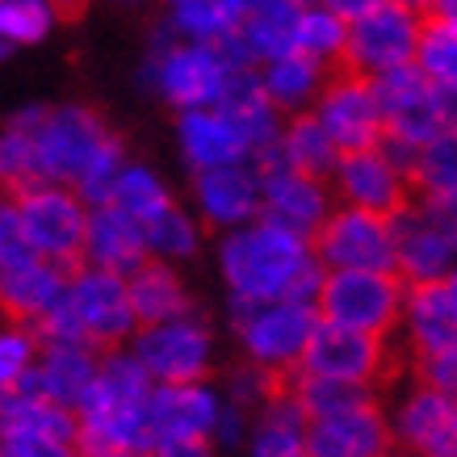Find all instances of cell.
<instances>
[{
    "mask_svg": "<svg viewBox=\"0 0 457 457\" xmlns=\"http://www.w3.org/2000/svg\"><path fill=\"white\" fill-rule=\"evenodd\" d=\"M152 457H214L210 436H160L152 441Z\"/></svg>",
    "mask_w": 457,
    "mask_h": 457,
    "instance_id": "b9f144b4",
    "label": "cell"
},
{
    "mask_svg": "<svg viewBox=\"0 0 457 457\" xmlns=\"http://www.w3.org/2000/svg\"><path fill=\"white\" fill-rule=\"evenodd\" d=\"M122 164H126L122 143L110 135V139L93 152V160L84 164V172L76 177V185H71V189H76V197H80L84 206H101V202L110 197V185H113V177H118V168H122Z\"/></svg>",
    "mask_w": 457,
    "mask_h": 457,
    "instance_id": "74e56055",
    "label": "cell"
},
{
    "mask_svg": "<svg viewBox=\"0 0 457 457\" xmlns=\"http://www.w3.org/2000/svg\"><path fill=\"white\" fill-rule=\"evenodd\" d=\"M152 252H147V239H143V227L130 214L113 206H93L88 219H84V252L80 264H93V269H110V273H130L139 269Z\"/></svg>",
    "mask_w": 457,
    "mask_h": 457,
    "instance_id": "603a6c76",
    "label": "cell"
},
{
    "mask_svg": "<svg viewBox=\"0 0 457 457\" xmlns=\"http://www.w3.org/2000/svg\"><path fill=\"white\" fill-rule=\"evenodd\" d=\"M63 298H68L71 315L80 319L84 340L93 348H118L139 328V319L130 311V294H126L122 273L80 264V269H71Z\"/></svg>",
    "mask_w": 457,
    "mask_h": 457,
    "instance_id": "4fadbf2b",
    "label": "cell"
},
{
    "mask_svg": "<svg viewBox=\"0 0 457 457\" xmlns=\"http://www.w3.org/2000/svg\"><path fill=\"white\" fill-rule=\"evenodd\" d=\"M180 135V152L189 160V168H219V164H236L248 160V143L236 130V122L222 110L206 105V110H180L177 122Z\"/></svg>",
    "mask_w": 457,
    "mask_h": 457,
    "instance_id": "d4e9b609",
    "label": "cell"
},
{
    "mask_svg": "<svg viewBox=\"0 0 457 457\" xmlns=\"http://www.w3.org/2000/svg\"><path fill=\"white\" fill-rule=\"evenodd\" d=\"M278 152H281V160H286L294 172L315 177V180H328V177H332L336 160H340V147H336L332 135L319 126V118L311 110H298L290 122L281 126Z\"/></svg>",
    "mask_w": 457,
    "mask_h": 457,
    "instance_id": "f1b7e54d",
    "label": "cell"
},
{
    "mask_svg": "<svg viewBox=\"0 0 457 457\" xmlns=\"http://www.w3.org/2000/svg\"><path fill=\"white\" fill-rule=\"evenodd\" d=\"M303 428H306L303 411L286 395V382H281L278 395L264 403V420L256 428V436H252V457H306Z\"/></svg>",
    "mask_w": 457,
    "mask_h": 457,
    "instance_id": "4dcf8cb0",
    "label": "cell"
},
{
    "mask_svg": "<svg viewBox=\"0 0 457 457\" xmlns=\"http://www.w3.org/2000/svg\"><path fill=\"white\" fill-rule=\"evenodd\" d=\"M303 449L306 457H390L395 436H390L386 411L378 407V399H370L332 416L306 420Z\"/></svg>",
    "mask_w": 457,
    "mask_h": 457,
    "instance_id": "e0dca14e",
    "label": "cell"
},
{
    "mask_svg": "<svg viewBox=\"0 0 457 457\" xmlns=\"http://www.w3.org/2000/svg\"><path fill=\"white\" fill-rule=\"evenodd\" d=\"M194 197L202 219L214 227H244L261 214V177L252 160H236V164L219 168H197L194 172Z\"/></svg>",
    "mask_w": 457,
    "mask_h": 457,
    "instance_id": "44dd1931",
    "label": "cell"
},
{
    "mask_svg": "<svg viewBox=\"0 0 457 457\" xmlns=\"http://www.w3.org/2000/svg\"><path fill=\"white\" fill-rule=\"evenodd\" d=\"M55 26V4L51 0H0V42L29 46L42 42Z\"/></svg>",
    "mask_w": 457,
    "mask_h": 457,
    "instance_id": "8d00e7d4",
    "label": "cell"
},
{
    "mask_svg": "<svg viewBox=\"0 0 457 457\" xmlns=\"http://www.w3.org/2000/svg\"><path fill=\"white\" fill-rule=\"evenodd\" d=\"M55 4V17H76L88 9V0H51Z\"/></svg>",
    "mask_w": 457,
    "mask_h": 457,
    "instance_id": "f6af8a7d",
    "label": "cell"
},
{
    "mask_svg": "<svg viewBox=\"0 0 457 457\" xmlns=\"http://www.w3.org/2000/svg\"><path fill=\"white\" fill-rule=\"evenodd\" d=\"M311 252L323 269H378L395 273V236L386 214H370L357 206L328 210L311 236Z\"/></svg>",
    "mask_w": 457,
    "mask_h": 457,
    "instance_id": "30bf717a",
    "label": "cell"
},
{
    "mask_svg": "<svg viewBox=\"0 0 457 457\" xmlns=\"http://www.w3.org/2000/svg\"><path fill=\"white\" fill-rule=\"evenodd\" d=\"M395 449L416 457H453L457 449V411L453 395L432 386H416L403 399L399 416L390 424Z\"/></svg>",
    "mask_w": 457,
    "mask_h": 457,
    "instance_id": "ffe728a7",
    "label": "cell"
},
{
    "mask_svg": "<svg viewBox=\"0 0 457 457\" xmlns=\"http://www.w3.org/2000/svg\"><path fill=\"white\" fill-rule=\"evenodd\" d=\"M46 105H26L17 110L4 130H0V194L17 197L34 189V185H51L38 172V155H34V126H38Z\"/></svg>",
    "mask_w": 457,
    "mask_h": 457,
    "instance_id": "83f0119b",
    "label": "cell"
},
{
    "mask_svg": "<svg viewBox=\"0 0 457 457\" xmlns=\"http://www.w3.org/2000/svg\"><path fill=\"white\" fill-rule=\"evenodd\" d=\"M416 34H420V13L395 0H382L370 13H361L348 21L345 38V59L340 68H353L361 76H378L399 63H411L416 55Z\"/></svg>",
    "mask_w": 457,
    "mask_h": 457,
    "instance_id": "7c38bea8",
    "label": "cell"
},
{
    "mask_svg": "<svg viewBox=\"0 0 457 457\" xmlns=\"http://www.w3.org/2000/svg\"><path fill=\"white\" fill-rule=\"evenodd\" d=\"M248 160L256 168V177H261V214L256 219L273 222V227H286V231H294V236H303L311 244L319 222L328 219V210H332V185L294 172L281 160L278 143L248 155Z\"/></svg>",
    "mask_w": 457,
    "mask_h": 457,
    "instance_id": "9c48e42d",
    "label": "cell"
},
{
    "mask_svg": "<svg viewBox=\"0 0 457 457\" xmlns=\"http://www.w3.org/2000/svg\"><path fill=\"white\" fill-rule=\"evenodd\" d=\"M336 194L345 197V206L370 210V214H395V210L407 206L411 197V185L399 168L390 164L378 147H357V152H340L332 177H328Z\"/></svg>",
    "mask_w": 457,
    "mask_h": 457,
    "instance_id": "ac0fdd59",
    "label": "cell"
},
{
    "mask_svg": "<svg viewBox=\"0 0 457 457\" xmlns=\"http://www.w3.org/2000/svg\"><path fill=\"white\" fill-rule=\"evenodd\" d=\"M345 38H348V21L336 17L323 0H303V13H298V29H294V51L340 68L345 59Z\"/></svg>",
    "mask_w": 457,
    "mask_h": 457,
    "instance_id": "1f68e13d",
    "label": "cell"
},
{
    "mask_svg": "<svg viewBox=\"0 0 457 457\" xmlns=\"http://www.w3.org/2000/svg\"><path fill=\"white\" fill-rule=\"evenodd\" d=\"M231 68H239V63H231L214 42L177 38L172 26L164 21L155 29L152 55L143 63V84L160 93L172 110H206L222 97V84H227Z\"/></svg>",
    "mask_w": 457,
    "mask_h": 457,
    "instance_id": "7a4b0ae2",
    "label": "cell"
},
{
    "mask_svg": "<svg viewBox=\"0 0 457 457\" xmlns=\"http://www.w3.org/2000/svg\"><path fill=\"white\" fill-rule=\"evenodd\" d=\"M403 278L378 269H323L315 311L323 323L370 336H395L403 328Z\"/></svg>",
    "mask_w": 457,
    "mask_h": 457,
    "instance_id": "3957f363",
    "label": "cell"
},
{
    "mask_svg": "<svg viewBox=\"0 0 457 457\" xmlns=\"http://www.w3.org/2000/svg\"><path fill=\"white\" fill-rule=\"evenodd\" d=\"M101 457H152V449H113V453H101Z\"/></svg>",
    "mask_w": 457,
    "mask_h": 457,
    "instance_id": "bcb514c9",
    "label": "cell"
},
{
    "mask_svg": "<svg viewBox=\"0 0 457 457\" xmlns=\"http://www.w3.org/2000/svg\"><path fill=\"white\" fill-rule=\"evenodd\" d=\"M298 13H303V0H256L236 29L239 51L252 63H264V59H278L286 51H294Z\"/></svg>",
    "mask_w": 457,
    "mask_h": 457,
    "instance_id": "4316f807",
    "label": "cell"
},
{
    "mask_svg": "<svg viewBox=\"0 0 457 457\" xmlns=\"http://www.w3.org/2000/svg\"><path fill=\"white\" fill-rule=\"evenodd\" d=\"M122 4H139V0H122Z\"/></svg>",
    "mask_w": 457,
    "mask_h": 457,
    "instance_id": "c3c4849f",
    "label": "cell"
},
{
    "mask_svg": "<svg viewBox=\"0 0 457 457\" xmlns=\"http://www.w3.org/2000/svg\"><path fill=\"white\" fill-rule=\"evenodd\" d=\"M71 457H84V453H71Z\"/></svg>",
    "mask_w": 457,
    "mask_h": 457,
    "instance_id": "681fc988",
    "label": "cell"
},
{
    "mask_svg": "<svg viewBox=\"0 0 457 457\" xmlns=\"http://www.w3.org/2000/svg\"><path fill=\"white\" fill-rule=\"evenodd\" d=\"M139 227H143V239H147V252L164 256V261H185V256H194L197 244H202L197 222L180 206H172V202H168L164 210H155L152 219H143Z\"/></svg>",
    "mask_w": 457,
    "mask_h": 457,
    "instance_id": "d590c367",
    "label": "cell"
},
{
    "mask_svg": "<svg viewBox=\"0 0 457 457\" xmlns=\"http://www.w3.org/2000/svg\"><path fill=\"white\" fill-rule=\"evenodd\" d=\"M9 239H17V222H13V197H4V194H0V248H4Z\"/></svg>",
    "mask_w": 457,
    "mask_h": 457,
    "instance_id": "ee69618b",
    "label": "cell"
},
{
    "mask_svg": "<svg viewBox=\"0 0 457 457\" xmlns=\"http://www.w3.org/2000/svg\"><path fill=\"white\" fill-rule=\"evenodd\" d=\"M453 189H457V139L453 130H445L436 139L420 143L416 168H411V194L449 197L453 202Z\"/></svg>",
    "mask_w": 457,
    "mask_h": 457,
    "instance_id": "e575fe53",
    "label": "cell"
},
{
    "mask_svg": "<svg viewBox=\"0 0 457 457\" xmlns=\"http://www.w3.org/2000/svg\"><path fill=\"white\" fill-rule=\"evenodd\" d=\"M395 4H407V9H416V13L424 9V0H395Z\"/></svg>",
    "mask_w": 457,
    "mask_h": 457,
    "instance_id": "7dc6e473",
    "label": "cell"
},
{
    "mask_svg": "<svg viewBox=\"0 0 457 457\" xmlns=\"http://www.w3.org/2000/svg\"><path fill=\"white\" fill-rule=\"evenodd\" d=\"M168 202H172V197H168L164 180L155 177L152 168L122 164L110 185V197H105L101 206H113V210H122V214H130L135 222H143V219H152L155 210H164Z\"/></svg>",
    "mask_w": 457,
    "mask_h": 457,
    "instance_id": "d6a6232c",
    "label": "cell"
},
{
    "mask_svg": "<svg viewBox=\"0 0 457 457\" xmlns=\"http://www.w3.org/2000/svg\"><path fill=\"white\" fill-rule=\"evenodd\" d=\"M378 110H382V130L407 143H428L445 130H453V88L432 84L416 63H399L390 71L370 76Z\"/></svg>",
    "mask_w": 457,
    "mask_h": 457,
    "instance_id": "277c9868",
    "label": "cell"
},
{
    "mask_svg": "<svg viewBox=\"0 0 457 457\" xmlns=\"http://www.w3.org/2000/svg\"><path fill=\"white\" fill-rule=\"evenodd\" d=\"M130 353L152 382H202L210 374V332L197 315L139 323Z\"/></svg>",
    "mask_w": 457,
    "mask_h": 457,
    "instance_id": "5bb4252c",
    "label": "cell"
},
{
    "mask_svg": "<svg viewBox=\"0 0 457 457\" xmlns=\"http://www.w3.org/2000/svg\"><path fill=\"white\" fill-rule=\"evenodd\" d=\"M395 236V273L403 281H428L453 273V202L449 197L411 194L407 206L390 214Z\"/></svg>",
    "mask_w": 457,
    "mask_h": 457,
    "instance_id": "8992f818",
    "label": "cell"
},
{
    "mask_svg": "<svg viewBox=\"0 0 457 457\" xmlns=\"http://www.w3.org/2000/svg\"><path fill=\"white\" fill-rule=\"evenodd\" d=\"M432 84H449L457 88V21H436V17H420L416 34V55H411Z\"/></svg>",
    "mask_w": 457,
    "mask_h": 457,
    "instance_id": "836d02e7",
    "label": "cell"
},
{
    "mask_svg": "<svg viewBox=\"0 0 457 457\" xmlns=\"http://www.w3.org/2000/svg\"><path fill=\"white\" fill-rule=\"evenodd\" d=\"M328 63H319V59L303 55V51H286L278 59H264L256 63V76H261V88L269 105L278 113H298L306 110L311 101L319 97V88L328 80Z\"/></svg>",
    "mask_w": 457,
    "mask_h": 457,
    "instance_id": "484cf974",
    "label": "cell"
},
{
    "mask_svg": "<svg viewBox=\"0 0 457 457\" xmlns=\"http://www.w3.org/2000/svg\"><path fill=\"white\" fill-rule=\"evenodd\" d=\"M244 13L248 0H168V26L189 42H222L239 29Z\"/></svg>",
    "mask_w": 457,
    "mask_h": 457,
    "instance_id": "f546056e",
    "label": "cell"
},
{
    "mask_svg": "<svg viewBox=\"0 0 457 457\" xmlns=\"http://www.w3.org/2000/svg\"><path fill=\"white\" fill-rule=\"evenodd\" d=\"M110 139V126L101 122L97 110L88 105H55L42 110L34 126V155H38V172L51 185H76L84 164L93 160L101 143Z\"/></svg>",
    "mask_w": 457,
    "mask_h": 457,
    "instance_id": "8fae6325",
    "label": "cell"
},
{
    "mask_svg": "<svg viewBox=\"0 0 457 457\" xmlns=\"http://www.w3.org/2000/svg\"><path fill=\"white\" fill-rule=\"evenodd\" d=\"M407 357H416V382L420 386L453 395V386H457V348H445V353H407Z\"/></svg>",
    "mask_w": 457,
    "mask_h": 457,
    "instance_id": "ab89813d",
    "label": "cell"
},
{
    "mask_svg": "<svg viewBox=\"0 0 457 457\" xmlns=\"http://www.w3.org/2000/svg\"><path fill=\"white\" fill-rule=\"evenodd\" d=\"M34 357H38V336H34V328H21V323L0 328V390L13 386L17 374H21Z\"/></svg>",
    "mask_w": 457,
    "mask_h": 457,
    "instance_id": "f35d334b",
    "label": "cell"
},
{
    "mask_svg": "<svg viewBox=\"0 0 457 457\" xmlns=\"http://www.w3.org/2000/svg\"><path fill=\"white\" fill-rule=\"evenodd\" d=\"M328 9H332L336 17H345V21H353V17H361V13H370L374 4H382V0H323Z\"/></svg>",
    "mask_w": 457,
    "mask_h": 457,
    "instance_id": "7bdbcfd3",
    "label": "cell"
},
{
    "mask_svg": "<svg viewBox=\"0 0 457 457\" xmlns=\"http://www.w3.org/2000/svg\"><path fill=\"white\" fill-rule=\"evenodd\" d=\"M126 294H130V311L139 323H164V319H180V315H197L194 294L180 281V273L160 256L147 261L139 269L126 273Z\"/></svg>",
    "mask_w": 457,
    "mask_h": 457,
    "instance_id": "cb8c5ba5",
    "label": "cell"
},
{
    "mask_svg": "<svg viewBox=\"0 0 457 457\" xmlns=\"http://www.w3.org/2000/svg\"><path fill=\"white\" fill-rule=\"evenodd\" d=\"M311 105H315L311 113L332 135V143L340 152L374 147L382 139V110H378L374 84H370V76H361V71L332 68Z\"/></svg>",
    "mask_w": 457,
    "mask_h": 457,
    "instance_id": "9a60e30c",
    "label": "cell"
},
{
    "mask_svg": "<svg viewBox=\"0 0 457 457\" xmlns=\"http://www.w3.org/2000/svg\"><path fill=\"white\" fill-rule=\"evenodd\" d=\"M219 395L202 382H160L147 390L152 441L160 436H210L219 420Z\"/></svg>",
    "mask_w": 457,
    "mask_h": 457,
    "instance_id": "7402d4cb",
    "label": "cell"
},
{
    "mask_svg": "<svg viewBox=\"0 0 457 457\" xmlns=\"http://www.w3.org/2000/svg\"><path fill=\"white\" fill-rule=\"evenodd\" d=\"M403 328L407 353L457 348V281L453 273L428 281H403Z\"/></svg>",
    "mask_w": 457,
    "mask_h": 457,
    "instance_id": "d6986e66",
    "label": "cell"
},
{
    "mask_svg": "<svg viewBox=\"0 0 457 457\" xmlns=\"http://www.w3.org/2000/svg\"><path fill=\"white\" fill-rule=\"evenodd\" d=\"M84 219H88V206L68 185H34L13 197V222L21 244L68 269H80Z\"/></svg>",
    "mask_w": 457,
    "mask_h": 457,
    "instance_id": "52a82bcc",
    "label": "cell"
},
{
    "mask_svg": "<svg viewBox=\"0 0 457 457\" xmlns=\"http://www.w3.org/2000/svg\"><path fill=\"white\" fill-rule=\"evenodd\" d=\"M71 269L38 256L34 248L21 244V236L9 239L0 248V315L9 323L34 328L38 315L68 290Z\"/></svg>",
    "mask_w": 457,
    "mask_h": 457,
    "instance_id": "2e32d148",
    "label": "cell"
},
{
    "mask_svg": "<svg viewBox=\"0 0 457 457\" xmlns=\"http://www.w3.org/2000/svg\"><path fill=\"white\" fill-rule=\"evenodd\" d=\"M231 323L252 361L269 370H294L315 332L319 311L315 303H294V298H273V303L231 298Z\"/></svg>",
    "mask_w": 457,
    "mask_h": 457,
    "instance_id": "ba28073f",
    "label": "cell"
},
{
    "mask_svg": "<svg viewBox=\"0 0 457 457\" xmlns=\"http://www.w3.org/2000/svg\"><path fill=\"white\" fill-rule=\"evenodd\" d=\"M76 449L55 436H38V432H9L0 436V457H71Z\"/></svg>",
    "mask_w": 457,
    "mask_h": 457,
    "instance_id": "60d3db41",
    "label": "cell"
},
{
    "mask_svg": "<svg viewBox=\"0 0 457 457\" xmlns=\"http://www.w3.org/2000/svg\"><path fill=\"white\" fill-rule=\"evenodd\" d=\"M219 264L231 298L248 303H273V298L315 303L323 278V264L315 261L311 244L264 219L231 227V236L219 244Z\"/></svg>",
    "mask_w": 457,
    "mask_h": 457,
    "instance_id": "6da1fadb",
    "label": "cell"
},
{
    "mask_svg": "<svg viewBox=\"0 0 457 457\" xmlns=\"http://www.w3.org/2000/svg\"><path fill=\"white\" fill-rule=\"evenodd\" d=\"M294 370L382 390L390 378L403 370V353L390 345V336L353 332V328H336V323H323V319H319Z\"/></svg>",
    "mask_w": 457,
    "mask_h": 457,
    "instance_id": "5b68a950",
    "label": "cell"
}]
</instances>
